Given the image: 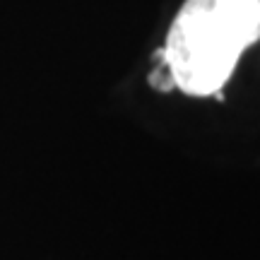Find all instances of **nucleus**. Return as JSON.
I'll list each match as a JSON object with an SVG mask.
<instances>
[{"label": "nucleus", "instance_id": "obj_1", "mask_svg": "<svg viewBox=\"0 0 260 260\" xmlns=\"http://www.w3.org/2000/svg\"><path fill=\"white\" fill-rule=\"evenodd\" d=\"M260 39V0H186L167 34L164 65L190 96H210Z\"/></svg>", "mask_w": 260, "mask_h": 260}]
</instances>
